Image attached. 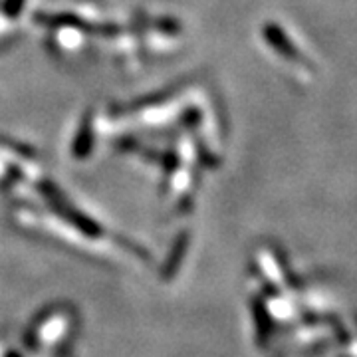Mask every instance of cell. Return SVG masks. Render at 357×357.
<instances>
[{"label":"cell","mask_w":357,"mask_h":357,"mask_svg":"<svg viewBox=\"0 0 357 357\" xmlns=\"http://www.w3.org/2000/svg\"><path fill=\"white\" fill-rule=\"evenodd\" d=\"M264 36H266L268 42H270L276 50L280 52L282 56L292 58V60H300V54H298V50H296V46H294L292 42L288 40V36L282 32L278 26H274V24L266 26Z\"/></svg>","instance_id":"1"}]
</instances>
